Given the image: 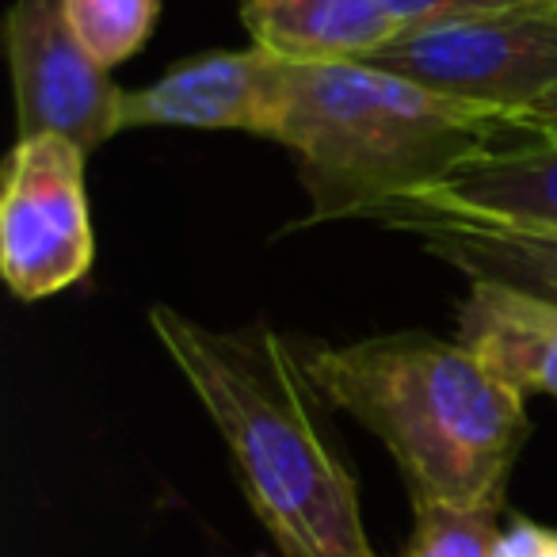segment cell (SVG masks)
Here are the masks:
<instances>
[{"label":"cell","instance_id":"1","mask_svg":"<svg viewBox=\"0 0 557 557\" xmlns=\"http://www.w3.org/2000/svg\"><path fill=\"white\" fill-rule=\"evenodd\" d=\"M149 325L222 432L283 557H379L356 481L313 417L295 344L268 329H207L164 302L149 306Z\"/></svg>","mask_w":557,"mask_h":557},{"label":"cell","instance_id":"2","mask_svg":"<svg viewBox=\"0 0 557 557\" xmlns=\"http://www.w3.org/2000/svg\"><path fill=\"white\" fill-rule=\"evenodd\" d=\"M313 394L374 432L409 481L412 504L488 508L504 500L527 440L523 394L458 341L389 333L298 348Z\"/></svg>","mask_w":557,"mask_h":557},{"label":"cell","instance_id":"3","mask_svg":"<svg viewBox=\"0 0 557 557\" xmlns=\"http://www.w3.org/2000/svg\"><path fill=\"white\" fill-rule=\"evenodd\" d=\"M278 146L302 161L313 218H367L379 202L447 176L516 131L508 111L432 92L363 62H287Z\"/></svg>","mask_w":557,"mask_h":557},{"label":"cell","instance_id":"4","mask_svg":"<svg viewBox=\"0 0 557 557\" xmlns=\"http://www.w3.org/2000/svg\"><path fill=\"white\" fill-rule=\"evenodd\" d=\"M363 65L516 115L557 85V0L405 27Z\"/></svg>","mask_w":557,"mask_h":557},{"label":"cell","instance_id":"5","mask_svg":"<svg viewBox=\"0 0 557 557\" xmlns=\"http://www.w3.org/2000/svg\"><path fill=\"white\" fill-rule=\"evenodd\" d=\"M85 157L77 141L35 134L20 138L4 161L0 271L24 302L81 283L96 260Z\"/></svg>","mask_w":557,"mask_h":557},{"label":"cell","instance_id":"6","mask_svg":"<svg viewBox=\"0 0 557 557\" xmlns=\"http://www.w3.org/2000/svg\"><path fill=\"white\" fill-rule=\"evenodd\" d=\"M9 62L20 138L58 134L85 153L115 138L123 88L81 47L62 0H16L9 12Z\"/></svg>","mask_w":557,"mask_h":557},{"label":"cell","instance_id":"7","mask_svg":"<svg viewBox=\"0 0 557 557\" xmlns=\"http://www.w3.org/2000/svg\"><path fill=\"white\" fill-rule=\"evenodd\" d=\"M287 62L260 47L218 50L169 70L119 103V126H187V131H248L278 141L287 123Z\"/></svg>","mask_w":557,"mask_h":557},{"label":"cell","instance_id":"8","mask_svg":"<svg viewBox=\"0 0 557 557\" xmlns=\"http://www.w3.org/2000/svg\"><path fill=\"white\" fill-rule=\"evenodd\" d=\"M394 214H466L557 230V141L488 146L435 184L379 202L367 218L386 222Z\"/></svg>","mask_w":557,"mask_h":557},{"label":"cell","instance_id":"9","mask_svg":"<svg viewBox=\"0 0 557 557\" xmlns=\"http://www.w3.org/2000/svg\"><path fill=\"white\" fill-rule=\"evenodd\" d=\"M386 225L412 233L428 252L455 263L470 283H493L557 306V230L549 225L466 214H394Z\"/></svg>","mask_w":557,"mask_h":557},{"label":"cell","instance_id":"10","mask_svg":"<svg viewBox=\"0 0 557 557\" xmlns=\"http://www.w3.org/2000/svg\"><path fill=\"white\" fill-rule=\"evenodd\" d=\"M458 344L523 397H557V306L493 283H470L458 306Z\"/></svg>","mask_w":557,"mask_h":557},{"label":"cell","instance_id":"11","mask_svg":"<svg viewBox=\"0 0 557 557\" xmlns=\"http://www.w3.org/2000/svg\"><path fill=\"white\" fill-rule=\"evenodd\" d=\"M240 20L283 62H363L401 32L386 0H240Z\"/></svg>","mask_w":557,"mask_h":557},{"label":"cell","instance_id":"12","mask_svg":"<svg viewBox=\"0 0 557 557\" xmlns=\"http://www.w3.org/2000/svg\"><path fill=\"white\" fill-rule=\"evenodd\" d=\"M62 9L81 47L111 70L146 47L161 0H62Z\"/></svg>","mask_w":557,"mask_h":557},{"label":"cell","instance_id":"13","mask_svg":"<svg viewBox=\"0 0 557 557\" xmlns=\"http://www.w3.org/2000/svg\"><path fill=\"white\" fill-rule=\"evenodd\" d=\"M409 546L401 557H488L496 546V511L488 508H450V504L417 500L412 504Z\"/></svg>","mask_w":557,"mask_h":557},{"label":"cell","instance_id":"14","mask_svg":"<svg viewBox=\"0 0 557 557\" xmlns=\"http://www.w3.org/2000/svg\"><path fill=\"white\" fill-rule=\"evenodd\" d=\"M539 0H386L389 16L397 20V27H424V24H443V20H466V16H485V12H508V9H527Z\"/></svg>","mask_w":557,"mask_h":557},{"label":"cell","instance_id":"15","mask_svg":"<svg viewBox=\"0 0 557 557\" xmlns=\"http://www.w3.org/2000/svg\"><path fill=\"white\" fill-rule=\"evenodd\" d=\"M549 539H554V531L531 523V519H516L508 531L496 534V546L488 557H542L549 546Z\"/></svg>","mask_w":557,"mask_h":557},{"label":"cell","instance_id":"16","mask_svg":"<svg viewBox=\"0 0 557 557\" xmlns=\"http://www.w3.org/2000/svg\"><path fill=\"white\" fill-rule=\"evenodd\" d=\"M511 126H516L519 134H531V138L557 141V85L549 88L542 100H534L531 108L516 111V115H511Z\"/></svg>","mask_w":557,"mask_h":557},{"label":"cell","instance_id":"17","mask_svg":"<svg viewBox=\"0 0 557 557\" xmlns=\"http://www.w3.org/2000/svg\"><path fill=\"white\" fill-rule=\"evenodd\" d=\"M542 557H557V534L549 539V546H546V554H542Z\"/></svg>","mask_w":557,"mask_h":557}]
</instances>
